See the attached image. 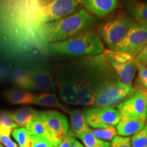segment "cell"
Masks as SVG:
<instances>
[{"label": "cell", "mask_w": 147, "mask_h": 147, "mask_svg": "<svg viewBox=\"0 0 147 147\" xmlns=\"http://www.w3.org/2000/svg\"><path fill=\"white\" fill-rule=\"evenodd\" d=\"M96 22L94 16L82 8L61 19L42 24L40 31L44 40L49 43H53L68 39L87 30Z\"/></svg>", "instance_id": "1"}, {"label": "cell", "mask_w": 147, "mask_h": 147, "mask_svg": "<svg viewBox=\"0 0 147 147\" xmlns=\"http://www.w3.org/2000/svg\"><path fill=\"white\" fill-rule=\"evenodd\" d=\"M47 47L53 54L68 57H95L104 51L100 36L91 29L63 41L49 43Z\"/></svg>", "instance_id": "2"}, {"label": "cell", "mask_w": 147, "mask_h": 147, "mask_svg": "<svg viewBox=\"0 0 147 147\" xmlns=\"http://www.w3.org/2000/svg\"><path fill=\"white\" fill-rule=\"evenodd\" d=\"M136 91L132 86L125 85L118 77L109 78L97 89L95 97V108H114Z\"/></svg>", "instance_id": "3"}, {"label": "cell", "mask_w": 147, "mask_h": 147, "mask_svg": "<svg viewBox=\"0 0 147 147\" xmlns=\"http://www.w3.org/2000/svg\"><path fill=\"white\" fill-rule=\"evenodd\" d=\"M136 21L128 14H118L101 24L98 34L110 50H113L125 37Z\"/></svg>", "instance_id": "4"}, {"label": "cell", "mask_w": 147, "mask_h": 147, "mask_svg": "<svg viewBox=\"0 0 147 147\" xmlns=\"http://www.w3.org/2000/svg\"><path fill=\"white\" fill-rule=\"evenodd\" d=\"M117 106L121 118L147 121V90L136 89L131 95Z\"/></svg>", "instance_id": "5"}, {"label": "cell", "mask_w": 147, "mask_h": 147, "mask_svg": "<svg viewBox=\"0 0 147 147\" xmlns=\"http://www.w3.org/2000/svg\"><path fill=\"white\" fill-rule=\"evenodd\" d=\"M79 8L77 0H55L45 8L36 10V18L41 24L50 23L75 13Z\"/></svg>", "instance_id": "6"}, {"label": "cell", "mask_w": 147, "mask_h": 147, "mask_svg": "<svg viewBox=\"0 0 147 147\" xmlns=\"http://www.w3.org/2000/svg\"><path fill=\"white\" fill-rule=\"evenodd\" d=\"M147 44V25L136 22L124 39L112 51L127 53L135 58Z\"/></svg>", "instance_id": "7"}, {"label": "cell", "mask_w": 147, "mask_h": 147, "mask_svg": "<svg viewBox=\"0 0 147 147\" xmlns=\"http://www.w3.org/2000/svg\"><path fill=\"white\" fill-rule=\"evenodd\" d=\"M46 130V137L61 143L68 132L69 125L65 115L55 110L41 112Z\"/></svg>", "instance_id": "8"}, {"label": "cell", "mask_w": 147, "mask_h": 147, "mask_svg": "<svg viewBox=\"0 0 147 147\" xmlns=\"http://www.w3.org/2000/svg\"><path fill=\"white\" fill-rule=\"evenodd\" d=\"M84 115L88 125L97 129L117 125L121 119L120 113L114 108H90Z\"/></svg>", "instance_id": "9"}, {"label": "cell", "mask_w": 147, "mask_h": 147, "mask_svg": "<svg viewBox=\"0 0 147 147\" xmlns=\"http://www.w3.org/2000/svg\"><path fill=\"white\" fill-rule=\"evenodd\" d=\"M91 15L102 18L114 12L119 5V0H77Z\"/></svg>", "instance_id": "10"}, {"label": "cell", "mask_w": 147, "mask_h": 147, "mask_svg": "<svg viewBox=\"0 0 147 147\" xmlns=\"http://www.w3.org/2000/svg\"><path fill=\"white\" fill-rule=\"evenodd\" d=\"M33 89L50 92L56 90V83L52 74L47 69L37 67L28 71Z\"/></svg>", "instance_id": "11"}, {"label": "cell", "mask_w": 147, "mask_h": 147, "mask_svg": "<svg viewBox=\"0 0 147 147\" xmlns=\"http://www.w3.org/2000/svg\"><path fill=\"white\" fill-rule=\"evenodd\" d=\"M108 62L117 74L119 80L125 85L132 86L137 70L135 59L126 63H118L113 60H109Z\"/></svg>", "instance_id": "12"}, {"label": "cell", "mask_w": 147, "mask_h": 147, "mask_svg": "<svg viewBox=\"0 0 147 147\" xmlns=\"http://www.w3.org/2000/svg\"><path fill=\"white\" fill-rule=\"evenodd\" d=\"M127 13L137 23L147 25V3L138 0H122Z\"/></svg>", "instance_id": "13"}, {"label": "cell", "mask_w": 147, "mask_h": 147, "mask_svg": "<svg viewBox=\"0 0 147 147\" xmlns=\"http://www.w3.org/2000/svg\"><path fill=\"white\" fill-rule=\"evenodd\" d=\"M146 121L142 119L121 118L120 121L117 124V133L125 136L134 135L145 127Z\"/></svg>", "instance_id": "14"}, {"label": "cell", "mask_w": 147, "mask_h": 147, "mask_svg": "<svg viewBox=\"0 0 147 147\" xmlns=\"http://www.w3.org/2000/svg\"><path fill=\"white\" fill-rule=\"evenodd\" d=\"M70 117L71 130L76 137H79L84 132L89 129L87 121L84 117V113L80 110H69L68 112Z\"/></svg>", "instance_id": "15"}, {"label": "cell", "mask_w": 147, "mask_h": 147, "mask_svg": "<svg viewBox=\"0 0 147 147\" xmlns=\"http://www.w3.org/2000/svg\"><path fill=\"white\" fill-rule=\"evenodd\" d=\"M6 100L14 104H34L35 95L29 92L21 90L11 89L4 93Z\"/></svg>", "instance_id": "16"}, {"label": "cell", "mask_w": 147, "mask_h": 147, "mask_svg": "<svg viewBox=\"0 0 147 147\" xmlns=\"http://www.w3.org/2000/svg\"><path fill=\"white\" fill-rule=\"evenodd\" d=\"M34 104L46 107L57 108L67 113L69 112L68 108L63 105L56 95L53 93H41L35 95Z\"/></svg>", "instance_id": "17"}, {"label": "cell", "mask_w": 147, "mask_h": 147, "mask_svg": "<svg viewBox=\"0 0 147 147\" xmlns=\"http://www.w3.org/2000/svg\"><path fill=\"white\" fill-rule=\"evenodd\" d=\"M25 128L30 135L35 137L46 136V130L41 112L37 111Z\"/></svg>", "instance_id": "18"}, {"label": "cell", "mask_w": 147, "mask_h": 147, "mask_svg": "<svg viewBox=\"0 0 147 147\" xmlns=\"http://www.w3.org/2000/svg\"><path fill=\"white\" fill-rule=\"evenodd\" d=\"M36 112V110L33 109L32 108L24 107L10 114L12 120L18 127H25L29 121L32 120Z\"/></svg>", "instance_id": "19"}, {"label": "cell", "mask_w": 147, "mask_h": 147, "mask_svg": "<svg viewBox=\"0 0 147 147\" xmlns=\"http://www.w3.org/2000/svg\"><path fill=\"white\" fill-rule=\"evenodd\" d=\"M12 81L16 86L25 89H33L28 71L23 69H16L12 73Z\"/></svg>", "instance_id": "20"}, {"label": "cell", "mask_w": 147, "mask_h": 147, "mask_svg": "<svg viewBox=\"0 0 147 147\" xmlns=\"http://www.w3.org/2000/svg\"><path fill=\"white\" fill-rule=\"evenodd\" d=\"M18 127L12 120L10 113L7 112L0 113V135L10 136L12 130L18 128Z\"/></svg>", "instance_id": "21"}, {"label": "cell", "mask_w": 147, "mask_h": 147, "mask_svg": "<svg viewBox=\"0 0 147 147\" xmlns=\"http://www.w3.org/2000/svg\"><path fill=\"white\" fill-rule=\"evenodd\" d=\"M86 147H110V143L97 138L92 134L91 129L84 132L78 137Z\"/></svg>", "instance_id": "22"}, {"label": "cell", "mask_w": 147, "mask_h": 147, "mask_svg": "<svg viewBox=\"0 0 147 147\" xmlns=\"http://www.w3.org/2000/svg\"><path fill=\"white\" fill-rule=\"evenodd\" d=\"M12 135L20 147H32L33 136L29 134L25 127L16 128L14 129Z\"/></svg>", "instance_id": "23"}, {"label": "cell", "mask_w": 147, "mask_h": 147, "mask_svg": "<svg viewBox=\"0 0 147 147\" xmlns=\"http://www.w3.org/2000/svg\"><path fill=\"white\" fill-rule=\"evenodd\" d=\"M102 55L108 61L113 60L118 62V63H126V62L135 59V58L133 57L131 55L127 54V53L112 51L110 49L104 50V52L102 53Z\"/></svg>", "instance_id": "24"}, {"label": "cell", "mask_w": 147, "mask_h": 147, "mask_svg": "<svg viewBox=\"0 0 147 147\" xmlns=\"http://www.w3.org/2000/svg\"><path fill=\"white\" fill-rule=\"evenodd\" d=\"M91 132L94 136L102 140H112L117 134V129L114 126L106 128H100L96 129H91Z\"/></svg>", "instance_id": "25"}, {"label": "cell", "mask_w": 147, "mask_h": 147, "mask_svg": "<svg viewBox=\"0 0 147 147\" xmlns=\"http://www.w3.org/2000/svg\"><path fill=\"white\" fill-rule=\"evenodd\" d=\"M138 76L136 80V89H144L147 90V67L137 63Z\"/></svg>", "instance_id": "26"}, {"label": "cell", "mask_w": 147, "mask_h": 147, "mask_svg": "<svg viewBox=\"0 0 147 147\" xmlns=\"http://www.w3.org/2000/svg\"><path fill=\"white\" fill-rule=\"evenodd\" d=\"M132 147H147V129L146 127L134 134L131 138Z\"/></svg>", "instance_id": "27"}, {"label": "cell", "mask_w": 147, "mask_h": 147, "mask_svg": "<svg viewBox=\"0 0 147 147\" xmlns=\"http://www.w3.org/2000/svg\"><path fill=\"white\" fill-rule=\"evenodd\" d=\"M59 144L60 143L53 142L46 136H33V144L32 147H58Z\"/></svg>", "instance_id": "28"}, {"label": "cell", "mask_w": 147, "mask_h": 147, "mask_svg": "<svg viewBox=\"0 0 147 147\" xmlns=\"http://www.w3.org/2000/svg\"><path fill=\"white\" fill-rule=\"evenodd\" d=\"M110 147H131L129 137H121L116 136L112 140Z\"/></svg>", "instance_id": "29"}, {"label": "cell", "mask_w": 147, "mask_h": 147, "mask_svg": "<svg viewBox=\"0 0 147 147\" xmlns=\"http://www.w3.org/2000/svg\"><path fill=\"white\" fill-rule=\"evenodd\" d=\"M135 61L137 63L147 67V44L136 56Z\"/></svg>", "instance_id": "30"}, {"label": "cell", "mask_w": 147, "mask_h": 147, "mask_svg": "<svg viewBox=\"0 0 147 147\" xmlns=\"http://www.w3.org/2000/svg\"><path fill=\"white\" fill-rule=\"evenodd\" d=\"M76 140V136L71 131H68L67 135L64 137L63 140L60 143L58 147H70L72 143Z\"/></svg>", "instance_id": "31"}, {"label": "cell", "mask_w": 147, "mask_h": 147, "mask_svg": "<svg viewBox=\"0 0 147 147\" xmlns=\"http://www.w3.org/2000/svg\"><path fill=\"white\" fill-rule=\"evenodd\" d=\"M0 143L5 147H18L17 144L12 141L10 136L7 135H0Z\"/></svg>", "instance_id": "32"}, {"label": "cell", "mask_w": 147, "mask_h": 147, "mask_svg": "<svg viewBox=\"0 0 147 147\" xmlns=\"http://www.w3.org/2000/svg\"><path fill=\"white\" fill-rule=\"evenodd\" d=\"M55 0H33L36 10H40L49 6Z\"/></svg>", "instance_id": "33"}, {"label": "cell", "mask_w": 147, "mask_h": 147, "mask_svg": "<svg viewBox=\"0 0 147 147\" xmlns=\"http://www.w3.org/2000/svg\"><path fill=\"white\" fill-rule=\"evenodd\" d=\"M70 147H84V146L81 144V143L79 142V141L75 140L74 142L72 143V144L71 145Z\"/></svg>", "instance_id": "34"}, {"label": "cell", "mask_w": 147, "mask_h": 147, "mask_svg": "<svg viewBox=\"0 0 147 147\" xmlns=\"http://www.w3.org/2000/svg\"><path fill=\"white\" fill-rule=\"evenodd\" d=\"M0 147H3V145H2V144H1V143H0Z\"/></svg>", "instance_id": "35"}, {"label": "cell", "mask_w": 147, "mask_h": 147, "mask_svg": "<svg viewBox=\"0 0 147 147\" xmlns=\"http://www.w3.org/2000/svg\"><path fill=\"white\" fill-rule=\"evenodd\" d=\"M145 127H146V128L147 129V123H146V126H145Z\"/></svg>", "instance_id": "36"}]
</instances>
